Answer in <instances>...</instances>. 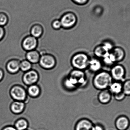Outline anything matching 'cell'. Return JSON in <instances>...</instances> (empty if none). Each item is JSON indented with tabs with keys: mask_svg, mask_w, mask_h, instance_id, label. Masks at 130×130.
<instances>
[{
	"mask_svg": "<svg viewBox=\"0 0 130 130\" xmlns=\"http://www.w3.org/2000/svg\"><path fill=\"white\" fill-rule=\"evenodd\" d=\"M113 81L110 72L101 70L95 73L92 80V84L95 88L102 91L108 89Z\"/></svg>",
	"mask_w": 130,
	"mask_h": 130,
	"instance_id": "obj_1",
	"label": "cell"
},
{
	"mask_svg": "<svg viewBox=\"0 0 130 130\" xmlns=\"http://www.w3.org/2000/svg\"><path fill=\"white\" fill-rule=\"evenodd\" d=\"M90 56L86 53L80 52L73 55L70 63L73 69L85 71L88 69Z\"/></svg>",
	"mask_w": 130,
	"mask_h": 130,
	"instance_id": "obj_2",
	"label": "cell"
},
{
	"mask_svg": "<svg viewBox=\"0 0 130 130\" xmlns=\"http://www.w3.org/2000/svg\"><path fill=\"white\" fill-rule=\"evenodd\" d=\"M10 94L13 100L24 102L27 104L29 97L26 89L23 85H14L10 89Z\"/></svg>",
	"mask_w": 130,
	"mask_h": 130,
	"instance_id": "obj_3",
	"label": "cell"
},
{
	"mask_svg": "<svg viewBox=\"0 0 130 130\" xmlns=\"http://www.w3.org/2000/svg\"><path fill=\"white\" fill-rule=\"evenodd\" d=\"M62 28L70 30L75 27L78 22V17L72 11H67L64 13L60 18Z\"/></svg>",
	"mask_w": 130,
	"mask_h": 130,
	"instance_id": "obj_4",
	"label": "cell"
},
{
	"mask_svg": "<svg viewBox=\"0 0 130 130\" xmlns=\"http://www.w3.org/2000/svg\"><path fill=\"white\" fill-rule=\"evenodd\" d=\"M41 57L38 64L41 68L46 70L55 68L57 64L56 58L52 54L46 52L40 53Z\"/></svg>",
	"mask_w": 130,
	"mask_h": 130,
	"instance_id": "obj_5",
	"label": "cell"
},
{
	"mask_svg": "<svg viewBox=\"0 0 130 130\" xmlns=\"http://www.w3.org/2000/svg\"><path fill=\"white\" fill-rule=\"evenodd\" d=\"M40 79L39 73L35 69H32L24 73L21 77L23 84L26 86H29L37 84Z\"/></svg>",
	"mask_w": 130,
	"mask_h": 130,
	"instance_id": "obj_6",
	"label": "cell"
},
{
	"mask_svg": "<svg viewBox=\"0 0 130 130\" xmlns=\"http://www.w3.org/2000/svg\"><path fill=\"white\" fill-rule=\"evenodd\" d=\"M110 73L114 81L122 82L125 81L126 70L123 65L115 64L111 67Z\"/></svg>",
	"mask_w": 130,
	"mask_h": 130,
	"instance_id": "obj_7",
	"label": "cell"
},
{
	"mask_svg": "<svg viewBox=\"0 0 130 130\" xmlns=\"http://www.w3.org/2000/svg\"><path fill=\"white\" fill-rule=\"evenodd\" d=\"M68 75L77 81L79 88L85 87L88 83L87 76L85 71L73 69Z\"/></svg>",
	"mask_w": 130,
	"mask_h": 130,
	"instance_id": "obj_8",
	"label": "cell"
},
{
	"mask_svg": "<svg viewBox=\"0 0 130 130\" xmlns=\"http://www.w3.org/2000/svg\"><path fill=\"white\" fill-rule=\"evenodd\" d=\"M38 39L30 35L27 36L22 41V48L27 52L36 49L39 44Z\"/></svg>",
	"mask_w": 130,
	"mask_h": 130,
	"instance_id": "obj_9",
	"label": "cell"
},
{
	"mask_svg": "<svg viewBox=\"0 0 130 130\" xmlns=\"http://www.w3.org/2000/svg\"><path fill=\"white\" fill-rule=\"evenodd\" d=\"M94 124L88 118L79 120L75 125L74 130H94Z\"/></svg>",
	"mask_w": 130,
	"mask_h": 130,
	"instance_id": "obj_10",
	"label": "cell"
},
{
	"mask_svg": "<svg viewBox=\"0 0 130 130\" xmlns=\"http://www.w3.org/2000/svg\"><path fill=\"white\" fill-rule=\"evenodd\" d=\"M115 125L117 130H127L130 126L129 119L125 115L119 116L115 120Z\"/></svg>",
	"mask_w": 130,
	"mask_h": 130,
	"instance_id": "obj_11",
	"label": "cell"
},
{
	"mask_svg": "<svg viewBox=\"0 0 130 130\" xmlns=\"http://www.w3.org/2000/svg\"><path fill=\"white\" fill-rule=\"evenodd\" d=\"M21 60L18 59H11L7 62L5 68L7 71L10 74H17L20 71Z\"/></svg>",
	"mask_w": 130,
	"mask_h": 130,
	"instance_id": "obj_12",
	"label": "cell"
},
{
	"mask_svg": "<svg viewBox=\"0 0 130 130\" xmlns=\"http://www.w3.org/2000/svg\"><path fill=\"white\" fill-rule=\"evenodd\" d=\"M102 60L97 57H90L88 69L92 73H96L101 71L103 66Z\"/></svg>",
	"mask_w": 130,
	"mask_h": 130,
	"instance_id": "obj_13",
	"label": "cell"
},
{
	"mask_svg": "<svg viewBox=\"0 0 130 130\" xmlns=\"http://www.w3.org/2000/svg\"><path fill=\"white\" fill-rule=\"evenodd\" d=\"M26 103L24 102L14 100L11 104L10 109L14 114L20 115L24 112Z\"/></svg>",
	"mask_w": 130,
	"mask_h": 130,
	"instance_id": "obj_14",
	"label": "cell"
},
{
	"mask_svg": "<svg viewBox=\"0 0 130 130\" xmlns=\"http://www.w3.org/2000/svg\"><path fill=\"white\" fill-rule=\"evenodd\" d=\"M62 84L65 89L68 91H74L79 88L77 81L68 75L63 79Z\"/></svg>",
	"mask_w": 130,
	"mask_h": 130,
	"instance_id": "obj_15",
	"label": "cell"
},
{
	"mask_svg": "<svg viewBox=\"0 0 130 130\" xmlns=\"http://www.w3.org/2000/svg\"><path fill=\"white\" fill-rule=\"evenodd\" d=\"M112 94L108 89L101 91L98 95L99 102L103 105L108 104L112 100Z\"/></svg>",
	"mask_w": 130,
	"mask_h": 130,
	"instance_id": "obj_16",
	"label": "cell"
},
{
	"mask_svg": "<svg viewBox=\"0 0 130 130\" xmlns=\"http://www.w3.org/2000/svg\"><path fill=\"white\" fill-rule=\"evenodd\" d=\"M26 90L28 97L32 98H38L42 93L41 88L37 84L28 86Z\"/></svg>",
	"mask_w": 130,
	"mask_h": 130,
	"instance_id": "obj_17",
	"label": "cell"
},
{
	"mask_svg": "<svg viewBox=\"0 0 130 130\" xmlns=\"http://www.w3.org/2000/svg\"><path fill=\"white\" fill-rule=\"evenodd\" d=\"M25 57L26 59L33 65L38 64L41 57V54L38 50H34L27 52Z\"/></svg>",
	"mask_w": 130,
	"mask_h": 130,
	"instance_id": "obj_18",
	"label": "cell"
},
{
	"mask_svg": "<svg viewBox=\"0 0 130 130\" xmlns=\"http://www.w3.org/2000/svg\"><path fill=\"white\" fill-rule=\"evenodd\" d=\"M44 32V28L40 24H34L30 27V35L37 39L42 36Z\"/></svg>",
	"mask_w": 130,
	"mask_h": 130,
	"instance_id": "obj_19",
	"label": "cell"
},
{
	"mask_svg": "<svg viewBox=\"0 0 130 130\" xmlns=\"http://www.w3.org/2000/svg\"><path fill=\"white\" fill-rule=\"evenodd\" d=\"M110 52L113 55L117 63L123 61L126 56L125 51L120 47H114Z\"/></svg>",
	"mask_w": 130,
	"mask_h": 130,
	"instance_id": "obj_20",
	"label": "cell"
},
{
	"mask_svg": "<svg viewBox=\"0 0 130 130\" xmlns=\"http://www.w3.org/2000/svg\"><path fill=\"white\" fill-rule=\"evenodd\" d=\"M14 126L17 130H27L29 127V122L25 118H20L14 122Z\"/></svg>",
	"mask_w": 130,
	"mask_h": 130,
	"instance_id": "obj_21",
	"label": "cell"
},
{
	"mask_svg": "<svg viewBox=\"0 0 130 130\" xmlns=\"http://www.w3.org/2000/svg\"><path fill=\"white\" fill-rule=\"evenodd\" d=\"M108 89L113 95L119 94L123 92V82L113 81Z\"/></svg>",
	"mask_w": 130,
	"mask_h": 130,
	"instance_id": "obj_22",
	"label": "cell"
},
{
	"mask_svg": "<svg viewBox=\"0 0 130 130\" xmlns=\"http://www.w3.org/2000/svg\"><path fill=\"white\" fill-rule=\"evenodd\" d=\"M103 65L107 67H112L116 64V60L113 55L111 52L105 55L101 60Z\"/></svg>",
	"mask_w": 130,
	"mask_h": 130,
	"instance_id": "obj_23",
	"label": "cell"
},
{
	"mask_svg": "<svg viewBox=\"0 0 130 130\" xmlns=\"http://www.w3.org/2000/svg\"><path fill=\"white\" fill-rule=\"evenodd\" d=\"M109 52H108L102 44L96 47L94 51L95 56L101 60Z\"/></svg>",
	"mask_w": 130,
	"mask_h": 130,
	"instance_id": "obj_24",
	"label": "cell"
},
{
	"mask_svg": "<svg viewBox=\"0 0 130 130\" xmlns=\"http://www.w3.org/2000/svg\"><path fill=\"white\" fill-rule=\"evenodd\" d=\"M32 67L33 64L26 59L21 60L20 71L23 73L32 69Z\"/></svg>",
	"mask_w": 130,
	"mask_h": 130,
	"instance_id": "obj_25",
	"label": "cell"
},
{
	"mask_svg": "<svg viewBox=\"0 0 130 130\" xmlns=\"http://www.w3.org/2000/svg\"><path fill=\"white\" fill-rule=\"evenodd\" d=\"M123 92L126 96H130V79L123 82Z\"/></svg>",
	"mask_w": 130,
	"mask_h": 130,
	"instance_id": "obj_26",
	"label": "cell"
},
{
	"mask_svg": "<svg viewBox=\"0 0 130 130\" xmlns=\"http://www.w3.org/2000/svg\"><path fill=\"white\" fill-rule=\"evenodd\" d=\"M51 26L55 30H59L62 28L61 23L60 19H55L52 21L51 23Z\"/></svg>",
	"mask_w": 130,
	"mask_h": 130,
	"instance_id": "obj_27",
	"label": "cell"
},
{
	"mask_svg": "<svg viewBox=\"0 0 130 130\" xmlns=\"http://www.w3.org/2000/svg\"><path fill=\"white\" fill-rule=\"evenodd\" d=\"M8 18L5 14L0 13V26H4L7 23Z\"/></svg>",
	"mask_w": 130,
	"mask_h": 130,
	"instance_id": "obj_28",
	"label": "cell"
},
{
	"mask_svg": "<svg viewBox=\"0 0 130 130\" xmlns=\"http://www.w3.org/2000/svg\"><path fill=\"white\" fill-rule=\"evenodd\" d=\"M113 96L115 99L118 102H121L126 97V95L123 92L114 95Z\"/></svg>",
	"mask_w": 130,
	"mask_h": 130,
	"instance_id": "obj_29",
	"label": "cell"
},
{
	"mask_svg": "<svg viewBox=\"0 0 130 130\" xmlns=\"http://www.w3.org/2000/svg\"><path fill=\"white\" fill-rule=\"evenodd\" d=\"M102 44L109 52H110L114 48L113 44L110 42L108 41L104 42Z\"/></svg>",
	"mask_w": 130,
	"mask_h": 130,
	"instance_id": "obj_30",
	"label": "cell"
},
{
	"mask_svg": "<svg viewBox=\"0 0 130 130\" xmlns=\"http://www.w3.org/2000/svg\"><path fill=\"white\" fill-rule=\"evenodd\" d=\"M73 3L78 5H84L88 4L89 0H71Z\"/></svg>",
	"mask_w": 130,
	"mask_h": 130,
	"instance_id": "obj_31",
	"label": "cell"
},
{
	"mask_svg": "<svg viewBox=\"0 0 130 130\" xmlns=\"http://www.w3.org/2000/svg\"><path fill=\"white\" fill-rule=\"evenodd\" d=\"M94 130H105V127L101 124L98 123L94 124Z\"/></svg>",
	"mask_w": 130,
	"mask_h": 130,
	"instance_id": "obj_32",
	"label": "cell"
},
{
	"mask_svg": "<svg viewBox=\"0 0 130 130\" xmlns=\"http://www.w3.org/2000/svg\"><path fill=\"white\" fill-rule=\"evenodd\" d=\"M1 130H17L14 126H7L3 127Z\"/></svg>",
	"mask_w": 130,
	"mask_h": 130,
	"instance_id": "obj_33",
	"label": "cell"
},
{
	"mask_svg": "<svg viewBox=\"0 0 130 130\" xmlns=\"http://www.w3.org/2000/svg\"><path fill=\"white\" fill-rule=\"evenodd\" d=\"M4 76V70L2 68H0V82L2 81Z\"/></svg>",
	"mask_w": 130,
	"mask_h": 130,
	"instance_id": "obj_34",
	"label": "cell"
},
{
	"mask_svg": "<svg viewBox=\"0 0 130 130\" xmlns=\"http://www.w3.org/2000/svg\"><path fill=\"white\" fill-rule=\"evenodd\" d=\"M4 34V29L0 26V40L3 38Z\"/></svg>",
	"mask_w": 130,
	"mask_h": 130,
	"instance_id": "obj_35",
	"label": "cell"
},
{
	"mask_svg": "<svg viewBox=\"0 0 130 130\" xmlns=\"http://www.w3.org/2000/svg\"></svg>",
	"mask_w": 130,
	"mask_h": 130,
	"instance_id": "obj_36",
	"label": "cell"
},
{
	"mask_svg": "<svg viewBox=\"0 0 130 130\" xmlns=\"http://www.w3.org/2000/svg\"></svg>",
	"mask_w": 130,
	"mask_h": 130,
	"instance_id": "obj_37",
	"label": "cell"
}]
</instances>
